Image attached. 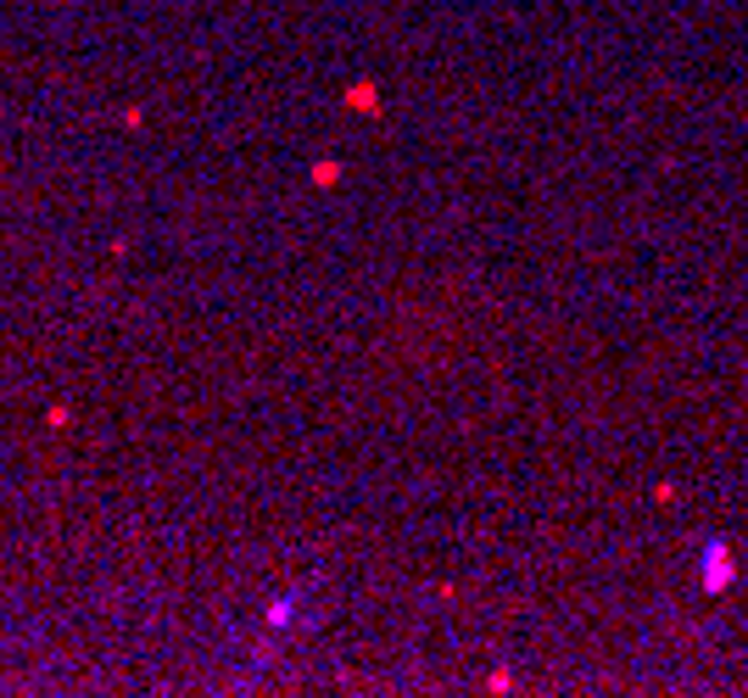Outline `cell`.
Returning a JSON list of instances; mask_svg holds the SVG:
<instances>
[{
    "instance_id": "1",
    "label": "cell",
    "mask_w": 748,
    "mask_h": 698,
    "mask_svg": "<svg viewBox=\"0 0 748 698\" xmlns=\"http://www.w3.org/2000/svg\"><path fill=\"white\" fill-rule=\"evenodd\" d=\"M726 581H731V564H726V548L715 542V548L703 553V587H709V592H720Z\"/></svg>"
}]
</instances>
